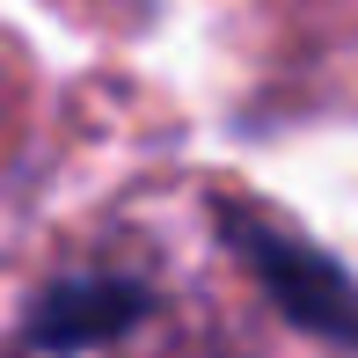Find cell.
<instances>
[{
  "instance_id": "6da1fadb",
  "label": "cell",
  "mask_w": 358,
  "mask_h": 358,
  "mask_svg": "<svg viewBox=\"0 0 358 358\" xmlns=\"http://www.w3.org/2000/svg\"><path fill=\"white\" fill-rule=\"evenodd\" d=\"M227 241L256 271V285L278 300L285 322L329 336V344H358V285L344 278L336 256H322L315 241H292L264 220H241V213H227Z\"/></svg>"
},
{
  "instance_id": "7a4b0ae2",
  "label": "cell",
  "mask_w": 358,
  "mask_h": 358,
  "mask_svg": "<svg viewBox=\"0 0 358 358\" xmlns=\"http://www.w3.org/2000/svg\"><path fill=\"white\" fill-rule=\"evenodd\" d=\"M146 307L154 300H146L139 278H124V271H80V278H59L37 300L29 344L37 351H88V344H110L117 329H132Z\"/></svg>"
}]
</instances>
